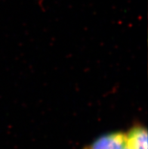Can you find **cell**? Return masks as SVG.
<instances>
[{
    "label": "cell",
    "mask_w": 148,
    "mask_h": 149,
    "mask_svg": "<svg viewBox=\"0 0 148 149\" xmlns=\"http://www.w3.org/2000/svg\"><path fill=\"white\" fill-rule=\"evenodd\" d=\"M126 146V134L116 132L101 136L83 149H123Z\"/></svg>",
    "instance_id": "obj_1"
},
{
    "label": "cell",
    "mask_w": 148,
    "mask_h": 149,
    "mask_svg": "<svg viewBox=\"0 0 148 149\" xmlns=\"http://www.w3.org/2000/svg\"><path fill=\"white\" fill-rule=\"evenodd\" d=\"M127 146L131 149H148L147 132L145 127L137 126L126 134Z\"/></svg>",
    "instance_id": "obj_2"
},
{
    "label": "cell",
    "mask_w": 148,
    "mask_h": 149,
    "mask_svg": "<svg viewBox=\"0 0 148 149\" xmlns=\"http://www.w3.org/2000/svg\"><path fill=\"white\" fill-rule=\"evenodd\" d=\"M123 149H131V148H129V146H126V147L124 148H123Z\"/></svg>",
    "instance_id": "obj_3"
}]
</instances>
